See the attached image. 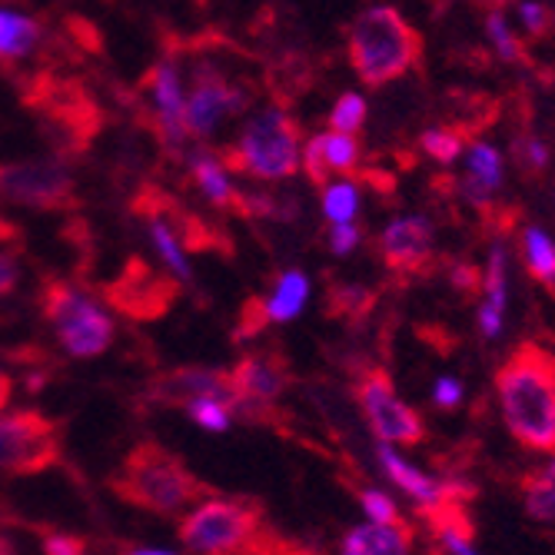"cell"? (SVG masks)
Here are the masks:
<instances>
[{
	"instance_id": "1",
	"label": "cell",
	"mask_w": 555,
	"mask_h": 555,
	"mask_svg": "<svg viewBox=\"0 0 555 555\" xmlns=\"http://www.w3.org/2000/svg\"><path fill=\"white\" fill-rule=\"evenodd\" d=\"M495 392L509 433L535 449H555V357L539 346H519L495 373Z\"/></svg>"
},
{
	"instance_id": "2",
	"label": "cell",
	"mask_w": 555,
	"mask_h": 555,
	"mask_svg": "<svg viewBox=\"0 0 555 555\" xmlns=\"http://www.w3.org/2000/svg\"><path fill=\"white\" fill-rule=\"evenodd\" d=\"M111 489L127 502V506H137L143 513H157V516L180 513L190 506V502L214 492L204 479L193 476L183 466L177 452L164 449L154 439H143L127 452L120 469L111 476Z\"/></svg>"
},
{
	"instance_id": "3",
	"label": "cell",
	"mask_w": 555,
	"mask_h": 555,
	"mask_svg": "<svg viewBox=\"0 0 555 555\" xmlns=\"http://www.w3.org/2000/svg\"><path fill=\"white\" fill-rule=\"evenodd\" d=\"M420 57L423 37L396 8H366L349 27V61L366 87H386L406 77Z\"/></svg>"
},
{
	"instance_id": "4",
	"label": "cell",
	"mask_w": 555,
	"mask_h": 555,
	"mask_svg": "<svg viewBox=\"0 0 555 555\" xmlns=\"http://www.w3.org/2000/svg\"><path fill=\"white\" fill-rule=\"evenodd\" d=\"M24 104L37 114L40 130L64 157H80L104 130V114L90 90L77 80L57 77L54 70H40L27 80Z\"/></svg>"
},
{
	"instance_id": "5",
	"label": "cell",
	"mask_w": 555,
	"mask_h": 555,
	"mask_svg": "<svg viewBox=\"0 0 555 555\" xmlns=\"http://www.w3.org/2000/svg\"><path fill=\"white\" fill-rule=\"evenodd\" d=\"M183 548L190 552H283L270 539L263 522V506L257 499H214L207 506L190 513L177 529Z\"/></svg>"
},
{
	"instance_id": "6",
	"label": "cell",
	"mask_w": 555,
	"mask_h": 555,
	"mask_svg": "<svg viewBox=\"0 0 555 555\" xmlns=\"http://www.w3.org/2000/svg\"><path fill=\"white\" fill-rule=\"evenodd\" d=\"M299 137L302 127L286 111L270 107L243 127L236 146L220 154V164L260 180H286L299 170Z\"/></svg>"
},
{
	"instance_id": "7",
	"label": "cell",
	"mask_w": 555,
	"mask_h": 555,
	"mask_svg": "<svg viewBox=\"0 0 555 555\" xmlns=\"http://www.w3.org/2000/svg\"><path fill=\"white\" fill-rule=\"evenodd\" d=\"M40 310L57 326L64 349L77 360L100 357L114 339L111 317L100 310L93 299H87L80 289H74L64 280H47L40 286Z\"/></svg>"
},
{
	"instance_id": "8",
	"label": "cell",
	"mask_w": 555,
	"mask_h": 555,
	"mask_svg": "<svg viewBox=\"0 0 555 555\" xmlns=\"http://www.w3.org/2000/svg\"><path fill=\"white\" fill-rule=\"evenodd\" d=\"M0 199L14 207L43 210V214L74 210L80 204L77 180L61 157L0 164Z\"/></svg>"
},
{
	"instance_id": "9",
	"label": "cell",
	"mask_w": 555,
	"mask_h": 555,
	"mask_svg": "<svg viewBox=\"0 0 555 555\" xmlns=\"http://www.w3.org/2000/svg\"><path fill=\"white\" fill-rule=\"evenodd\" d=\"M64 433L61 426L37 413H11L0 420V469L11 476H37L61 463Z\"/></svg>"
},
{
	"instance_id": "10",
	"label": "cell",
	"mask_w": 555,
	"mask_h": 555,
	"mask_svg": "<svg viewBox=\"0 0 555 555\" xmlns=\"http://www.w3.org/2000/svg\"><path fill=\"white\" fill-rule=\"evenodd\" d=\"M100 293H104L111 307L124 313L127 320L154 323L173 310L183 286L173 273H160L143 257H130L111 283L100 286Z\"/></svg>"
},
{
	"instance_id": "11",
	"label": "cell",
	"mask_w": 555,
	"mask_h": 555,
	"mask_svg": "<svg viewBox=\"0 0 555 555\" xmlns=\"http://www.w3.org/2000/svg\"><path fill=\"white\" fill-rule=\"evenodd\" d=\"M357 399H360V406H363V416L370 420L373 433H376L383 442L413 446V442L423 439L426 426H423L420 413L410 410L406 402H402V399L396 396L389 373L373 370V373L360 383Z\"/></svg>"
},
{
	"instance_id": "12",
	"label": "cell",
	"mask_w": 555,
	"mask_h": 555,
	"mask_svg": "<svg viewBox=\"0 0 555 555\" xmlns=\"http://www.w3.org/2000/svg\"><path fill=\"white\" fill-rule=\"evenodd\" d=\"M249 104V96L227 83L223 74L210 64H199L196 67V83H193V96L186 100L183 107V124H186V133L193 137H210L223 117L243 111Z\"/></svg>"
},
{
	"instance_id": "13",
	"label": "cell",
	"mask_w": 555,
	"mask_h": 555,
	"mask_svg": "<svg viewBox=\"0 0 555 555\" xmlns=\"http://www.w3.org/2000/svg\"><path fill=\"white\" fill-rule=\"evenodd\" d=\"M150 396L164 402V406H190L193 399H217L230 413L243 399V392L236 389L227 370H207V366H186V370H173L160 376L154 389H150Z\"/></svg>"
},
{
	"instance_id": "14",
	"label": "cell",
	"mask_w": 555,
	"mask_h": 555,
	"mask_svg": "<svg viewBox=\"0 0 555 555\" xmlns=\"http://www.w3.org/2000/svg\"><path fill=\"white\" fill-rule=\"evenodd\" d=\"M140 87L154 96V114H157V130H160V143L170 150V154H180V143L186 137V124H183V90H180V77L173 70L170 61H160L154 70H150Z\"/></svg>"
},
{
	"instance_id": "15",
	"label": "cell",
	"mask_w": 555,
	"mask_h": 555,
	"mask_svg": "<svg viewBox=\"0 0 555 555\" xmlns=\"http://www.w3.org/2000/svg\"><path fill=\"white\" fill-rule=\"evenodd\" d=\"M383 260L396 273H416L433 254V223L426 217H399L383 230Z\"/></svg>"
},
{
	"instance_id": "16",
	"label": "cell",
	"mask_w": 555,
	"mask_h": 555,
	"mask_svg": "<svg viewBox=\"0 0 555 555\" xmlns=\"http://www.w3.org/2000/svg\"><path fill=\"white\" fill-rule=\"evenodd\" d=\"M236 389L249 399H263L273 402L286 386H289V360L280 349H260V352H246V357L230 370Z\"/></svg>"
},
{
	"instance_id": "17",
	"label": "cell",
	"mask_w": 555,
	"mask_h": 555,
	"mask_svg": "<svg viewBox=\"0 0 555 555\" xmlns=\"http://www.w3.org/2000/svg\"><path fill=\"white\" fill-rule=\"evenodd\" d=\"M376 456H379V466H383V473L402 489V492H410L423 509H429V506H436V502H442V499H452V486H446V482H436L433 476H426V473H420L416 466H410L406 460L399 456V452L389 446V442H383L379 439V449H376Z\"/></svg>"
},
{
	"instance_id": "18",
	"label": "cell",
	"mask_w": 555,
	"mask_h": 555,
	"mask_svg": "<svg viewBox=\"0 0 555 555\" xmlns=\"http://www.w3.org/2000/svg\"><path fill=\"white\" fill-rule=\"evenodd\" d=\"M413 548V529L406 522H366L349 529L343 539L346 555H402Z\"/></svg>"
},
{
	"instance_id": "19",
	"label": "cell",
	"mask_w": 555,
	"mask_h": 555,
	"mask_svg": "<svg viewBox=\"0 0 555 555\" xmlns=\"http://www.w3.org/2000/svg\"><path fill=\"white\" fill-rule=\"evenodd\" d=\"M502 154L486 143V140H473L469 154H466V180H463V190L466 196L473 199L476 207H486L489 199L502 190Z\"/></svg>"
},
{
	"instance_id": "20",
	"label": "cell",
	"mask_w": 555,
	"mask_h": 555,
	"mask_svg": "<svg viewBox=\"0 0 555 555\" xmlns=\"http://www.w3.org/2000/svg\"><path fill=\"white\" fill-rule=\"evenodd\" d=\"M190 167H193V180H196V186L204 190V196L210 199L214 207H220V210H227V214L249 217V210H246V193L233 190V183L227 180V167L220 164V157H210V154H193Z\"/></svg>"
},
{
	"instance_id": "21",
	"label": "cell",
	"mask_w": 555,
	"mask_h": 555,
	"mask_svg": "<svg viewBox=\"0 0 555 555\" xmlns=\"http://www.w3.org/2000/svg\"><path fill=\"white\" fill-rule=\"evenodd\" d=\"M40 40V24L34 17L0 11V67L11 70L17 61H24Z\"/></svg>"
},
{
	"instance_id": "22",
	"label": "cell",
	"mask_w": 555,
	"mask_h": 555,
	"mask_svg": "<svg viewBox=\"0 0 555 555\" xmlns=\"http://www.w3.org/2000/svg\"><path fill=\"white\" fill-rule=\"evenodd\" d=\"M307 296H310V280L302 276L299 270H289L280 276L273 296L267 299V317L270 323H286L293 320L302 307H307Z\"/></svg>"
},
{
	"instance_id": "23",
	"label": "cell",
	"mask_w": 555,
	"mask_h": 555,
	"mask_svg": "<svg viewBox=\"0 0 555 555\" xmlns=\"http://www.w3.org/2000/svg\"><path fill=\"white\" fill-rule=\"evenodd\" d=\"M479 286L486 293L482 307L506 313V307H509V260H506V246H502V243H495L489 249V260H486Z\"/></svg>"
},
{
	"instance_id": "24",
	"label": "cell",
	"mask_w": 555,
	"mask_h": 555,
	"mask_svg": "<svg viewBox=\"0 0 555 555\" xmlns=\"http://www.w3.org/2000/svg\"><path fill=\"white\" fill-rule=\"evenodd\" d=\"M526 513L535 522H555V449H552V460L532 476L526 479Z\"/></svg>"
},
{
	"instance_id": "25",
	"label": "cell",
	"mask_w": 555,
	"mask_h": 555,
	"mask_svg": "<svg viewBox=\"0 0 555 555\" xmlns=\"http://www.w3.org/2000/svg\"><path fill=\"white\" fill-rule=\"evenodd\" d=\"M522 257H526V267L535 280L555 286V240L542 227L522 230Z\"/></svg>"
},
{
	"instance_id": "26",
	"label": "cell",
	"mask_w": 555,
	"mask_h": 555,
	"mask_svg": "<svg viewBox=\"0 0 555 555\" xmlns=\"http://www.w3.org/2000/svg\"><path fill=\"white\" fill-rule=\"evenodd\" d=\"M137 217L146 220L150 236H154V243H157V249H160V257H164L167 270H170L180 283H186V280H190V263H186V257H183V246L177 243V236H173L170 227L164 223V217H160V214H137Z\"/></svg>"
},
{
	"instance_id": "27",
	"label": "cell",
	"mask_w": 555,
	"mask_h": 555,
	"mask_svg": "<svg viewBox=\"0 0 555 555\" xmlns=\"http://www.w3.org/2000/svg\"><path fill=\"white\" fill-rule=\"evenodd\" d=\"M323 137V157H326V167L336 170V173H352L360 164V143H357V133H343V130H333V133H320Z\"/></svg>"
},
{
	"instance_id": "28",
	"label": "cell",
	"mask_w": 555,
	"mask_h": 555,
	"mask_svg": "<svg viewBox=\"0 0 555 555\" xmlns=\"http://www.w3.org/2000/svg\"><path fill=\"white\" fill-rule=\"evenodd\" d=\"M326 190V196H323V214L333 220V223H343V220H357V214H360V190L352 186L349 180H343V183H326L323 186Z\"/></svg>"
},
{
	"instance_id": "29",
	"label": "cell",
	"mask_w": 555,
	"mask_h": 555,
	"mask_svg": "<svg viewBox=\"0 0 555 555\" xmlns=\"http://www.w3.org/2000/svg\"><path fill=\"white\" fill-rule=\"evenodd\" d=\"M370 307H373V293H366L360 286H333L330 289V313L333 317L360 320L370 313Z\"/></svg>"
},
{
	"instance_id": "30",
	"label": "cell",
	"mask_w": 555,
	"mask_h": 555,
	"mask_svg": "<svg viewBox=\"0 0 555 555\" xmlns=\"http://www.w3.org/2000/svg\"><path fill=\"white\" fill-rule=\"evenodd\" d=\"M366 124V100L360 93H343L330 114V127L343 133H360Z\"/></svg>"
},
{
	"instance_id": "31",
	"label": "cell",
	"mask_w": 555,
	"mask_h": 555,
	"mask_svg": "<svg viewBox=\"0 0 555 555\" xmlns=\"http://www.w3.org/2000/svg\"><path fill=\"white\" fill-rule=\"evenodd\" d=\"M423 150L436 164H456V157L463 154V137H460V130L436 127V130L423 133Z\"/></svg>"
},
{
	"instance_id": "32",
	"label": "cell",
	"mask_w": 555,
	"mask_h": 555,
	"mask_svg": "<svg viewBox=\"0 0 555 555\" xmlns=\"http://www.w3.org/2000/svg\"><path fill=\"white\" fill-rule=\"evenodd\" d=\"M186 413L196 426H204L210 433H227V426H230V410L217 399H193Z\"/></svg>"
},
{
	"instance_id": "33",
	"label": "cell",
	"mask_w": 555,
	"mask_h": 555,
	"mask_svg": "<svg viewBox=\"0 0 555 555\" xmlns=\"http://www.w3.org/2000/svg\"><path fill=\"white\" fill-rule=\"evenodd\" d=\"M486 30H489V40L499 50L502 61H522V47H519L516 34L509 30L506 17H502V14H489L486 17Z\"/></svg>"
},
{
	"instance_id": "34",
	"label": "cell",
	"mask_w": 555,
	"mask_h": 555,
	"mask_svg": "<svg viewBox=\"0 0 555 555\" xmlns=\"http://www.w3.org/2000/svg\"><path fill=\"white\" fill-rule=\"evenodd\" d=\"M263 326H270V317H267V299L249 296V299L243 302L240 317H236V333H233V339H249V336H257Z\"/></svg>"
},
{
	"instance_id": "35",
	"label": "cell",
	"mask_w": 555,
	"mask_h": 555,
	"mask_svg": "<svg viewBox=\"0 0 555 555\" xmlns=\"http://www.w3.org/2000/svg\"><path fill=\"white\" fill-rule=\"evenodd\" d=\"M360 502H363V513L373 519V522H399V509L396 502L379 492V489H363L360 492Z\"/></svg>"
},
{
	"instance_id": "36",
	"label": "cell",
	"mask_w": 555,
	"mask_h": 555,
	"mask_svg": "<svg viewBox=\"0 0 555 555\" xmlns=\"http://www.w3.org/2000/svg\"><path fill=\"white\" fill-rule=\"evenodd\" d=\"M302 167H307V177L313 186H326L330 183V167H326V157H323V137H313L307 143V157H302Z\"/></svg>"
},
{
	"instance_id": "37",
	"label": "cell",
	"mask_w": 555,
	"mask_h": 555,
	"mask_svg": "<svg viewBox=\"0 0 555 555\" xmlns=\"http://www.w3.org/2000/svg\"><path fill=\"white\" fill-rule=\"evenodd\" d=\"M360 227H357V220H343V223H333V230H330V249L333 254H339V257H346V254H352V249L360 246Z\"/></svg>"
},
{
	"instance_id": "38",
	"label": "cell",
	"mask_w": 555,
	"mask_h": 555,
	"mask_svg": "<svg viewBox=\"0 0 555 555\" xmlns=\"http://www.w3.org/2000/svg\"><path fill=\"white\" fill-rule=\"evenodd\" d=\"M433 402H436L439 410H456L460 402H463V383H460V379H452V376L436 379V386H433Z\"/></svg>"
},
{
	"instance_id": "39",
	"label": "cell",
	"mask_w": 555,
	"mask_h": 555,
	"mask_svg": "<svg viewBox=\"0 0 555 555\" xmlns=\"http://www.w3.org/2000/svg\"><path fill=\"white\" fill-rule=\"evenodd\" d=\"M519 21H522L526 34H532V37H542L548 30V11L542 4H535V0L519 4Z\"/></svg>"
},
{
	"instance_id": "40",
	"label": "cell",
	"mask_w": 555,
	"mask_h": 555,
	"mask_svg": "<svg viewBox=\"0 0 555 555\" xmlns=\"http://www.w3.org/2000/svg\"><path fill=\"white\" fill-rule=\"evenodd\" d=\"M43 552L50 555H77V552H87V542L80 535H47L43 539Z\"/></svg>"
},
{
	"instance_id": "41",
	"label": "cell",
	"mask_w": 555,
	"mask_h": 555,
	"mask_svg": "<svg viewBox=\"0 0 555 555\" xmlns=\"http://www.w3.org/2000/svg\"><path fill=\"white\" fill-rule=\"evenodd\" d=\"M17 280H21V270L14 263V257L0 254V296H11L17 289Z\"/></svg>"
},
{
	"instance_id": "42",
	"label": "cell",
	"mask_w": 555,
	"mask_h": 555,
	"mask_svg": "<svg viewBox=\"0 0 555 555\" xmlns=\"http://www.w3.org/2000/svg\"><path fill=\"white\" fill-rule=\"evenodd\" d=\"M502 323H506V313L489 310V307H479V333H482L486 339H499V336H502Z\"/></svg>"
},
{
	"instance_id": "43",
	"label": "cell",
	"mask_w": 555,
	"mask_h": 555,
	"mask_svg": "<svg viewBox=\"0 0 555 555\" xmlns=\"http://www.w3.org/2000/svg\"><path fill=\"white\" fill-rule=\"evenodd\" d=\"M526 157H529V164H532L535 170H542V167L548 164V150H545V143H542V140H529V143H526Z\"/></svg>"
},
{
	"instance_id": "44",
	"label": "cell",
	"mask_w": 555,
	"mask_h": 555,
	"mask_svg": "<svg viewBox=\"0 0 555 555\" xmlns=\"http://www.w3.org/2000/svg\"><path fill=\"white\" fill-rule=\"evenodd\" d=\"M452 283H460L463 289H476L482 283V273H476L473 267H460V270H452Z\"/></svg>"
},
{
	"instance_id": "45",
	"label": "cell",
	"mask_w": 555,
	"mask_h": 555,
	"mask_svg": "<svg viewBox=\"0 0 555 555\" xmlns=\"http://www.w3.org/2000/svg\"><path fill=\"white\" fill-rule=\"evenodd\" d=\"M11 392H14V379L8 373H0V410L11 402Z\"/></svg>"
}]
</instances>
